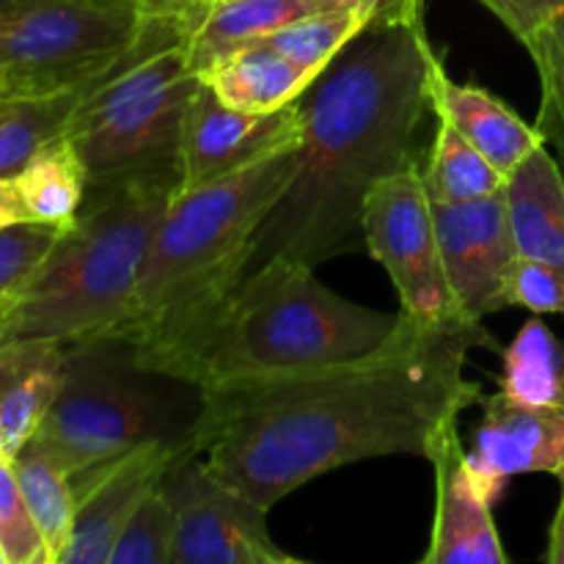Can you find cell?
I'll return each instance as SVG.
<instances>
[{
	"instance_id": "1",
	"label": "cell",
	"mask_w": 564,
	"mask_h": 564,
	"mask_svg": "<svg viewBox=\"0 0 564 564\" xmlns=\"http://www.w3.org/2000/svg\"><path fill=\"white\" fill-rule=\"evenodd\" d=\"M405 317V314H402ZM482 323L405 317L383 350L358 361L207 391L198 452L207 466L273 510L301 485L391 455L427 460L482 391L466 378Z\"/></svg>"
},
{
	"instance_id": "2",
	"label": "cell",
	"mask_w": 564,
	"mask_h": 564,
	"mask_svg": "<svg viewBox=\"0 0 564 564\" xmlns=\"http://www.w3.org/2000/svg\"><path fill=\"white\" fill-rule=\"evenodd\" d=\"M435 61L411 9L378 17L314 80L301 97L295 176L248 240L240 279L279 257L317 268L356 251L369 191L413 163Z\"/></svg>"
},
{
	"instance_id": "3",
	"label": "cell",
	"mask_w": 564,
	"mask_h": 564,
	"mask_svg": "<svg viewBox=\"0 0 564 564\" xmlns=\"http://www.w3.org/2000/svg\"><path fill=\"white\" fill-rule=\"evenodd\" d=\"M386 314L336 295L312 264L270 259L237 279L171 339L141 352L204 391L290 378L383 350L402 328Z\"/></svg>"
},
{
	"instance_id": "4",
	"label": "cell",
	"mask_w": 564,
	"mask_h": 564,
	"mask_svg": "<svg viewBox=\"0 0 564 564\" xmlns=\"http://www.w3.org/2000/svg\"><path fill=\"white\" fill-rule=\"evenodd\" d=\"M180 185L130 180L88 187L86 204L53 251L0 314V345L69 341L116 330L135 301L147 251Z\"/></svg>"
},
{
	"instance_id": "5",
	"label": "cell",
	"mask_w": 564,
	"mask_h": 564,
	"mask_svg": "<svg viewBox=\"0 0 564 564\" xmlns=\"http://www.w3.org/2000/svg\"><path fill=\"white\" fill-rule=\"evenodd\" d=\"M295 149L176 193L147 251L135 301L116 334L141 352L207 312L237 279L248 240L295 176Z\"/></svg>"
},
{
	"instance_id": "6",
	"label": "cell",
	"mask_w": 564,
	"mask_h": 564,
	"mask_svg": "<svg viewBox=\"0 0 564 564\" xmlns=\"http://www.w3.org/2000/svg\"><path fill=\"white\" fill-rule=\"evenodd\" d=\"M207 391L154 367L124 334L66 345L64 383L36 438L69 471L72 488L147 446L198 452Z\"/></svg>"
},
{
	"instance_id": "7",
	"label": "cell",
	"mask_w": 564,
	"mask_h": 564,
	"mask_svg": "<svg viewBox=\"0 0 564 564\" xmlns=\"http://www.w3.org/2000/svg\"><path fill=\"white\" fill-rule=\"evenodd\" d=\"M198 86L185 17L149 11L132 47L88 91L64 132L86 165L88 187L130 180L180 185L182 121Z\"/></svg>"
},
{
	"instance_id": "8",
	"label": "cell",
	"mask_w": 564,
	"mask_h": 564,
	"mask_svg": "<svg viewBox=\"0 0 564 564\" xmlns=\"http://www.w3.org/2000/svg\"><path fill=\"white\" fill-rule=\"evenodd\" d=\"M147 14L119 0H0V66L14 97L105 75L132 47Z\"/></svg>"
},
{
	"instance_id": "9",
	"label": "cell",
	"mask_w": 564,
	"mask_h": 564,
	"mask_svg": "<svg viewBox=\"0 0 564 564\" xmlns=\"http://www.w3.org/2000/svg\"><path fill=\"white\" fill-rule=\"evenodd\" d=\"M364 246L400 292V312L424 325L463 323L455 312L433 202L416 163L386 174L369 191L361 218Z\"/></svg>"
},
{
	"instance_id": "10",
	"label": "cell",
	"mask_w": 564,
	"mask_h": 564,
	"mask_svg": "<svg viewBox=\"0 0 564 564\" xmlns=\"http://www.w3.org/2000/svg\"><path fill=\"white\" fill-rule=\"evenodd\" d=\"M160 488L174 507V564H301L270 538V510L215 474L202 452L176 457Z\"/></svg>"
},
{
	"instance_id": "11",
	"label": "cell",
	"mask_w": 564,
	"mask_h": 564,
	"mask_svg": "<svg viewBox=\"0 0 564 564\" xmlns=\"http://www.w3.org/2000/svg\"><path fill=\"white\" fill-rule=\"evenodd\" d=\"M301 99L273 113L229 108L202 80L182 121L180 191L187 193L301 143Z\"/></svg>"
},
{
	"instance_id": "12",
	"label": "cell",
	"mask_w": 564,
	"mask_h": 564,
	"mask_svg": "<svg viewBox=\"0 0 564 564\" xmlns=\"http://www.w3.org/2000/svg\"><path fill=\"white\" fill-rule=\"evenodd\" d=\"M433 215L457 317L482 323L505 308L501 286L518 257L505 191L477 202L433 204Z\"/></svg>"
},
{
	"instance_id": "13",
	"label": "cell",
	"mask_w": 564,
	"mask_h": 564,
	"mask_svg": "<svg viewBox=\"0 0 564 564\" xmlns=\"http://www.w3.org/2000/svg\"><path fill=\"white\" fill-rule=\"evenodd\" d=\"M485 416L474 433L468 468L479 494L496 505L507 482L521 474L564 471V408L516 405L501 394L485 397Z\"/></svg>"
},
{
	"instance_id": "14",
	"label": "cell",
	"mask_w": 564,
	"mask_h": 564,
	"mask_svg": "<svg viewBox=\"0 0 564 564\" xmlns=\"http://www.w3.org/2000/svg\"><path fill=\"white\" fill-rule=\"evenodd\" d=\"M182 455L187 452L147 446L77 485L75 527L58 564H110L116 540L132 512L163 482V474Z\"/></svg>"
},
{
	"instance_id": "15",
	"label": "cell",
	"mask_w": 564,
	"mask_h": 564,
	"mask_svg": "<svg viewBox=\"0 0 564 564\" xmlns=\"http://www.w3.org/2000/svg\"><path fill=\"white\" fill-rule=\"evenodd\" d=\"M435 471V518L424 564H505L494 505L479 494L457 424L427 457Z\"/></svg>"
},
{
	"instance_id": "16",
	"label": "cell",
	"mask_w": 564,
	"mask_h": 564,
	"mask_svg": "<svg viewBox=\"0 0 564 564\" xmlns=\"http://www.w3.org/2000/svg\"><path fill=\"white\" fill-rule=\"evenodd\" d=\"M66 345L14 339L0 345V452L14 457L42 430L61 383Z\"/></svg>"
},
{
	"instance_id": "17",
	"label": "cell",
	"mask_w": 564,
	"mask_h": 564,
	"mask_svg": "<svg viewBox=\"0 0 564 564\" xmlns=\"http://www.w3.org/2000/svg\"><path fill=\"white\" fill-rule=\"evenodd\" d=\"M433 113L449 121L505 176H510L534 149L545 143L540 127L527 124L488 88L455 83L441 61H435L433 69Z\"/></svg>"
},
{
	"instance_id": "18",
	"label": "cell",
	"mask_w": 564,
	"mask_h": 564,
	"mask_svg": "<svg viewBox=\"0 0 564 564\" xmlns=\"http://www.w3.org/2000/svg\"><path fill=\"white\" fill-rule=\"evenodd\" d=\"M505 196L518 253L564 270V174L549 143L507 176Z\"/></svg>"
},
{
	"instance_id": "19",
	"label": "cell",
	"mask_w": 564,
	"mask_h": 564,
	"mask_svg": "<svg viewBox=\"0 0 564 564\" xmlns=\"http://www.w3.org/2000/svg\"><path fill=\"white\" fill-rule=\"evenodd\" d=\"M198 75L220 102L246 113H273L286 108L297 102L319 77L262 42L224 53Z\"/></svg>"
},
{
	"instance_id": "20",
	"label": "cell",
	"mask_w": 564,
	"mask_h": 564,
	"mask_svg": "<svg viewBox=\"0 0 564 564\" xmlns=\"http://www.w3.org/2000/svg\"><path fill=\"white\" fill-rule=\"evenodd\" d=\"M345 0H224L185 14L193 69L202 72L224 53L259 42L301 17L341 9Z\"/></svg>"
},
{
	"instance_id": "21",
	"label": "cell",
	"mask_w": 564,
	"mask_h": 564,
	"mask_svg": "<svg viewBox=\"0 0 564 564\" xmlns=\"http://www.w3.org/2000/svg\"><path fill=\"white\" fill-rule=\"evenodd\" d=\"M105 75L58 91L0 99V180L20 174L39 149L64 135L75 110Z\"/></svg>"
},
{
	"instance_id": "22",
	"label": "cell",
	"mask_w": 564,
	"mask_h": 564,
	"mask_svg": "<svg viewBox=\"0 0 564 564\" xmlns=\"http://www.w3.org/2000/svg\"><path fill=\"white\" fill-rule=\"evenodd\" d=\"M14 182L28 220L58 229L75 224L88 196V171L66 135L39 149Z\"/></svg>"
},
{
	"instance_id": "23",
	"label": "cell",
	"mask_w": 564,
	"mask_h": 564,
	"mask_svg": "<svg viewBox=\"0 0 564 564\" xmlns=\"http://www.w3.org/2000/svg\"><path fill=\"white\" fill-rule=\"evenodd\" d=\"M11 463H14L28 510H31L33 521H36L39 532L44 538V545H47L50 564H58L61 554L69 545L77 510L69 471L61 466L53 449L36 435L11 457Z\"/></svg>"
},
{
	"instance_id": "24",
	"label": "cell",
	"mask_w": 564,
	"mask_h": 564,
	"mask_svg": "<svg viewBox=\"0 0 564 564\" xmlns=\"http://www.w3.org/2000/svg\"><path fill=\"white\" fill-rule=\"evenodd\" d=\"M499 394L516 405L564 408V347L543 319H529L505 350Z\"/></svg>"
},
{
	"instance_id": "25",
	"label": "cell",
	"mask_w": 564,
	"mask_h": 564,
	"mask_svg": "<svg viewBox=\"0 0 564 564\" xmlns=\"http://www.w3.org/2000/svg\"><path fill=\"white\" fill-rule=\"evenodd\" d=\"M419 174L433 204L477 202L496 196L507 185V176L444 119H438L427 163Z\"/></svg>"
},
{
	"instance_id": "26",
	"label": "cell",
	"mask_w": 564,
	"mask_h": 564,
	"mask_svg": "<svg viewBox=\"0 0 564 564\" xmlns=\"http://www.w3.org/2000/svg\"><path fill=\"white\" fill-rule=\"evenodd\" d=\"M372 22L375 14H369V11L356 9V6H341V9L301 17L281 31L259 39V42L292 58L295 64L306 66L314 75H323Z\"/></svg>"
},
{
	"instance_id": "27",
	"label": "cell",
	"mask_w": 564,
	"mask_h": 564,
	"mask_svg": "<svg viewBox=\"0 0 564 564\" xmlns=\"http://www.w3.org/2000/svg\"><path fill=\"white\" fill-rule=\"evenodd\" d=\"M174 507L158 485L127 521L110 564H174Z\"/></svg>"
},
{
	"instance_id": "28",
	"label": "cell",
	"mask_w": 564,
	"mask_h": 564,
	"mask_svg": "<svg viewBox=\"0 0 564 564\" xmlns=\"http://www.w3.org/2000/svg\"><path fill=\"white\" fill-rule=\"evenodd\" d=\"M523 47L538 66L543 91L538 127L543 130L545 143L551 141L564 152V11L540 28Z\"/></svg>"
},
{
	"instance_id": "29",
	"label": "cell",
	"mask_w": 564,
	"mask_h": 564,
	"mask_svg": "<svg viewBox=\"0 0 564 564\" xmlns=\"http://www.w3.org/2000/svg\"><path fill=\"white\" fill-rule=\"evenodd\" d=\"M64 229L47 224L0 226V303L3 308L33 279Z\"/></svg>"
},
{
	"instance_id": "30",
	"label": "cell",
	"mask_w": 564,
	"mask_h": 564,
	"mask_svg": "<svg viewBox=\"0 0 564 564\" xmlns=\"http://www.w3.org/2000/svg\"><path fill=\"white\" fill-rule=\"evenodd\" d=\"M0 543L9 564H50L47 545L22 496L14 463L0 452Z\"/></svg>"
},
{
	"instance_id": "31",
	"label": "cell",
	"mask_w": 564,
	"mask_h": 564,
	"mask_svg": "<svg viewBox=\"0 0 564 564\" xmlns=\"http://www.w3.org/2000/svg\"><path fill=\"white\" fill-rule=\"evenodd\" d=\"M501 303L534 314H564V270L518 253L505 275Z\"/></svg>"
},
{
	"instance_id": "32",
	"label": "cell",
	"mask_w": 564,
	"mask_h": 564,
	"mask_svg": "<svg viewBox=\"0 0 564 564\" xmlns=\"http://www.w3.org/2000/svg\"><path fill=\"white\" fill-rule=\"evenodd\" d=\"M512 36L527 44L540 28L564 11V0H477Z\"/></svg>"
},
{
	"instance_id": "33",
	"label": "cell",
	"mask_w": 564,
	"mask_h": 564,
	"mask_svg": "<svg viewBox=\"0 0 564 564\" xmlns=\"http://www.w3.org/2000/svg\"><path fill=\"white\" fill-rule=\"evenodd\" d=\"M14 224H28V215L25 207H22L14 176H11V180H0V226Z\"/></svg>"
},
{
	"instance_id": "34",
	"label": "cell",
	"mask_w": 564,
	"mask_h": 564,
	"mask_svg": "<svg viewBox=\"0 0 564 564\" xmlns=\"http://www.w3.org/2000/svg\"><path fill=\"white\" fill-rule=\"evenodd\" d=\"M345 3L369 11V14H375V20H378V17L402 14V11L419 9V0H345Z\"/></svg>"
},
{
	"instance_id": "35",
	"label": "cell",
	"mask_w": 564,
	"mask_h": 564,
	"mask_svg": "<svg viewBox=\"0 0 564 564\" xmlns=\"http://www.w3.org/2000/svg\"><path fill=\"white\" fill-rule=\"evenodd\" d=\"M562 488H564V471L560 474ZM545 560L551 564H564V490H562V505L556 510L554 523H551V538H549V554Z\"/></svg>"
},
{
	"instance_id": "36",
	"label": "cell",
	"mask_w": 564,
	"mask_h": 564,
	"mask_svg": "<svg viewBox=\"0 0 564 564\" xmlns=\"http://www.w3.org/2000/svg\"><path fill=\"white\" fill-rule=\"evenodd\" d=\"M196 6V0H152V14H174L185 17Z\"/></svg>"
},
{
	"instance_id": "37",
	"label": "cell",
	"mask_w": 564,
	"mask_h": 564,
	"mask_svg": "<svg viewBox=\"0 0 564 564\" xmlns=\"http://www.w3.org/2000/svg\"><path fill=\"white\" fill-rule=\"evenodd\" d=\"M6 97H14V83H11L9 72L0 66V99H6Z\"/></svg>"
},
{
	"instance_id": "38",
	"label": "cell",
	"mask_w": 564,
	"mask_h": 564,
	"mask_svg": "<svg viewBox=\"0 0 564 564\" xmlns=\"http://www.w3.org/2000/svg\"><path fill=\"white\" fill-rule=\"evenodd\" d=\"M119 3H130V6H135V9H141V11L152 9V0H119Z\"/></svg>"
},
{
	"instance_id": "39",
	"label": "cell",
	"mask_w": 564,
	"mask_h": 564,
	"mask_svg": "<svg viewBox=\"0 0 564 564\" xmlns=\"http://www.w3.org/2000/svg\"><path fill=\"white\" fill-rule=\"evenodd\" d=\"M209 3H224V0H196V6H193V9H202V6H209Z\"/></svg>"
},
{
	"instance_id": "40",
	"label": "cell",
	"mask_w": 564,
	"mask_h": 564,
	"mask_svg": "<svg viewBox=\"0 0 564 564\" xmlns=\"http://www.w3.org/2000/svg\"><path fill=\"white\" fill-rule=\"evenodd\" d=\"M0 564H9V556H6V549H3V543H0Z\"/></svg>"
},
{
	"instance_id": "41",
	"label": "cell",
	"mask_w": 564,
	"mask_h": 564,
	"mask_svg": "<svg viewBox=\"0 0 564 564\" xmlns=\"http://www.w3.org/2000/svg\"><path fill=\"white\" fill-rule=\"evenodd\" d=\"M556 160H560V165H562V174H564V152H560V158H556Z\"/></svg>"
},
{
	"instance_id": "42",
	"label": "cell",
	"mask_w": 564,
	"mask_h": 564,
	"mask_svg": "<svg viewBox=\"0 0 564 564\" xmlns=\"http://www.w3.org/2000/svg\"><path fill=\"white\" fill-rule=\"evenodd\" d=\"M0 314H3V303H0Z\"/></svg>"
}]
</instances>
